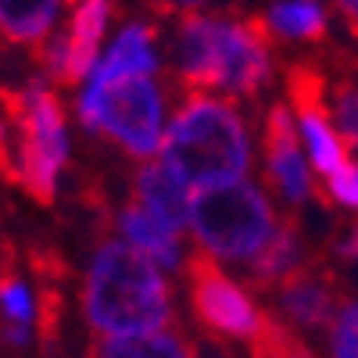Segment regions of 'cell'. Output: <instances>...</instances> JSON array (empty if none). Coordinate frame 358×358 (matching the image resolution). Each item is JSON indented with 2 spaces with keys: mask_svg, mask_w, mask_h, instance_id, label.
Here are the masks:
<instances>
[{
  "mask_svg": "<svg viewBox=\"0 0 358 358\" xmlns=\"http://www.w3.org/2000/svg\"><path fill=\"white\" fill-rule=\"evenodd\" d=\"M62 8L65 0H0V36L22 47L47 43Z\"/></svg>",
  "mask_w": 358,
  "mask_h": 358,
  "instance_id": "14",
  "label": "cell"
},
{
  "mask_svg": "<svg viewBox=\"0 0 358 358\" xmlns=\"http://www.w3.org/2000/svg\"><path fill=\"white\" fill-rule=\"evenodd\" d=\"M90 358H197L176 330H147L129 337H101Z\"/></svg>",
  "mask_w": 358,
  "mask_h": 358,
  "instance_id": "15",
  "label": "cell"
},
{
  "mask_svg": "<svg viewBox=\"0 0 358 358\" xmlns=\"http://www.w3.org/2000/svg\"><path fill=\"white\" fill-rule=\"evenodd\" d=\"M158 158L197 190L241 183L251 165V133L226 97L190 94L169 118Z\"/></svg>",
  "mask_w": 358,
  "mask_h": 358,
  "instance_id": "3",
  "label": "cell"
},
{
  "mask_svg": "<svg viewBox=\"0 0 358 358\" xmlns=\"http://www.w3.org/2000/svg\"><path fill=\"white\" fill-rule=\"evenodd\" d=\"M83 129L108 136L133 158L162 155L165 140V94L155 76L86 79L76 97Z\"/></svg>",
  "mask_w": 358,
  "mask_h": 358,
  "instance_id": "4",
  "label": "cell"
},
{
  "mask_svg": "<svg viewBox=\"0 0 358 358\" xmlns=\"http://www.w3.org/2000/svg\"><path fill=\"white\" fill-rule=\"evenodd\" d=\"M176 72L190 86V94H258L273 76L265 25L197 11L187 15L176 33Z\"/></svg>",
  "mask_w": 358,
  "mask_h": 358,
  "instance_id": "2",
  "label": "cell"
},
{
  "mask_svg": "<svg viewBox=\"0 0 358 358\" xmlns=\"http://www.w3.org/2000/svg\"><path fill=\"white\" fill-rule=\"evenodd\" d=\"M337 8H341V15H344V22L358 33V0H337Z\"/></svg>",
  "mask_w": 358,
  "mask_h": 358,
  "instance_id": "23",
  "label": "cell"
},
{
  "mask_svg": "<svg viewBox=\"0 0 358 358\" xmlns=\"http://www.w3.org/2000/svg\"><path fill=\"white\" fill-rule=\"evenodd\" d=\"M301 268V241L290 222L276 226L273 241L262 248V255L251 262V280L255 283H283Z\"/></svg>",
  "mask_w": 358,
  "mask_h": 358,
  "instance_id": "17",
  "label": "cell"
},
{
  "mask_svg": "<svg viewBox=\"0 0 358 358\" xmlns=\"http://www.w3.org/2000/svg\"><path fill=\"white\" fill-rule=\"evenodd\" d=\"M0 315L8 319V330H11V341L25 344L29 341V330L40 315V305H36V294L22 276H8L0 280Z\"/></svg>",
  "mask_w": 358,
  "mask_h": 358,
  "instance_id": "18",
  "label": "cell"
},
{
  "mask_svg": "<svg viewBox=\"0 0 358 358\" xmlns=\"http://www.w3.org/2000/svg\"><path fill=\"white\" fill-rule=\"evenodd\" d=\"M330 101H334L330 111H334V126H337L341 140L348 147H355L358 143V86H351V83L337 86V94Z\"/></svg>",
  "mask_w": 358,
  "mask_h": 358,
  "instance_id": "19",
  "label": "cell"
},
{
  "mask_svg": "<svg viewBox=\"0 0 358 358\" xmlns=\"http://www.w3.org/2000/svg\"><path fill=\"white\" fill-rule=\"evenodd\" d=\"M15 129V183L36 201H54L69 165V122L65 108L47 83H29L11 101Z\"/></svg>",
  "mask_w": 358,
  "mask_h": 358,
  "instance_id": "6",
  "label": "cell"
},
{
  "mask_svg": "<svg viewBox=\"0 0 358 358\" xmlns=\"http://www.w3.org/2000/svg\"><path fill=\"white\" fill-rule=\"evenodd\" d=\"M337 251H341L344 258H358V226H355V229L344 236V241L337 244Z\"/></svg>",
  "mask_w": 358,
  "mask_h": 358,
  "instance_id": "24",
  "label": "cell"
},
{
  "mask_svg": "<svg viewBox=\"0 0 358 358\" xmlns=\"http://www.w3.org/2000/svg\"><path fill=\"white\" fill-rule=\"evenodd\" d=\"M276 305L280 312L294 322L305 326V330H319V326H334L337 312L344 308L337 301V287L330 276L308 273V268H297L294 276H287L276 290Z\"/></svg>",
  "mask_w": 358,
  "mask_h": 358,
  "instance_id": "10",
  "label": "cell"
},
{
  "mask_svg": "<svg viewBox=\"0 0 358 358\" xmlns=\"http://www.w3.org/2000/svg\"><path fill=\"white\" fill-rule=\"evenodd\" d=\"M111 25V0H79L72 8V18L65 33H54L47 43H40L47 76L62 83H86L90 72L101 62V47Z\"/></svg>",
  "mask_w": 358,
  "mask_h": 358,
  "instance_id": "8",
  "label": "cell"
},
{
  "mask_svg": "<svg viewBox=\"0 0 358 358\" xmlns=\"http://www.w3.org/2000/svg\"><path fill=\"white\" fill-rule=\"evenodd\" d=\"M0 169L15 179V133L0 122Z\"/></svg>",
  "mask_w": 358,
  "mask_h": 358,
  "instance_id": "22",
  "label": "cell"
},
{
  "mask_svg": "<svg viewBox=\"0 0 358 358\" xmlns=\"http://www.w3.org/2000/svg\"><path fill=\"white\" fill-rule=\"evenodd\" d=\"M265 169L273 187L290 201L301 204L312 197V162H305L301 133L290 104H276L265 118Z\"/></svg>",
  "mask_w": 358,
  "mask_h": 358,
  "instance_id": "9",
  "label": "cell"
},
{
  "mask_svg": "<svg viewBox=\"0 0 358 358\" xmlns=\"http://www.w3.org/2000/svg\"><path fill=\"white\" fill-rule=\"evenodd\" d=\"M187 287H190L194 315L212 334L236 337V341H251L255 344L258 334L265 330V315L251 301V294L236 283L233 276H226L215 258L194 255L187 262Z\"/></svg>",
  "mask_w": 358,
  "mask_h": 358,
  "instance_id": "7",
  "label": "cell"
},
{
  "mask_svg": "<svg viewBox=\"0 0 358 358\" xmlns=\"http://www.w3.org/2000/svg\"><path fill=\"white\" fill-rule=\"evenodd\" d=\"M326 187H330L334 201H341L344 208H358V165L355 162L341 165L330 179H326Z\"/></svg>",
  "mask_w": 358,
  "mask_h": 358,
  "instance_id": "21",
  "label": "cell"
},
{
  "mask_svg": "<svg viewBox=\"0 0 358 358\" xmlns=\"http://www.w3.org/2000/svg\"><path fill=\"white\" fill-rule=\"evenodd\" d=\"M118 233L122 241L133 244L140 255H147L151 262H158L162 268H176L183 265V244H179V233L172 226H165L162 219H155L147 208H140L136 201L126 204L118 212Z\"/></svg>",
  "mask_w": 358,
  "mask_h": 358,
  "instance_id": "13",
  "label": "cell"
},
{
  "mask_svg": "<svg viewBox=\"0 0 358 358\" xmlns=\"http://www.w3.org/2000/svg\"><path fill=\"white\" fill-rule=\"evenodd\" d=\"M83 315L101 337L165 330L172 322V294L162 265L122 236L104 241L86 265Z\"/></svg>",
  "mask_w": 358,
  "mask_h": 358,
  "instance_id": "1",
  "label": "cell"
},
{
  "mask_svg": "<svg viewBox=\"0 0 358 358\" xmlns=\"http://www.w3.org/2000/svg\"><path fill=\"white\" fill-rule=\"evenodd\" d=\"M268 36L283 40H322L326 36V11L315 0H280L262 18Z\"/></svg>",
  "mask_w": 358,
  "mask_h": 358,
  "instance_id": "16",
  "label": "cell"
},
{
  "mask_svg": "<svg viewBox=\"0 0 358 358\" xmlns=\"http://www.w3.org/2000/svg\"><path fill=\"white\" fill-rule=\"evenodd\" d=\"M165 8H176V11H187V15H194L201 4H208V0H162Z\"/></svg>",
  "mask_w": 358,
  "mask_h": 358,
  "instance_id": "25",
  "label": "cell"
},
{
  "mask_svg": "<svg viewBox=\"0 0 358 358\" xmlns=\"http://www.w3.org/2000/svg\"><path fill=\"white\" fill-rule=\"evenodd\" d=\"M334 358H358V301H348L330 326Z\"/></svg>",
  "mask_w": 358,
  "mask_h": 358,
  "instance_id": "20",
  "label": "cell"
},
{
  "mask_svg": "<svg viewBox=\"0 0 358 358\" xmlns=\"http://www.w3.org/2000/svg\"><path fill=\"white\" fill-rule=\"evenodd\" d=\"M276 226L280 222L265 194L248 179L201 190L194 197L190 233L201 244V255L215 262H255L273 241Z\"/></svg>",
  "mask_w": 358,
  "mask_h": 358,
  "instance_id": "5",
  "label": "cell"
},
{
  "mask_svg": "<svg viewBox=\"0 0 358 358\" xmlns=\"http://www.w3.org/2000/svg\"><path fill=\"white\" fill-rule=\"evenodd\" d=\"M133 201H136L140 208H147L155 219H162L165 226H172L176 233L190 229V215H194L190 187H187L165 162H147V165L136 172Z\"/></svg>",
  "mask_w": 358,
  "mask_h": 358,
  "instance_id": "11",
  "label": "cell"
},
{
  "mask_svg": "<svg viewBox=\"0 0 358 358\" xmlns=\"http://www.w3.org/2000/svg\"><path fill=\"white\" fill-rule=\"evenodd\" d=\"M158 36L147 22H129L118 33L104 54L97 69L90 72V79H122V76H155L158 72Z\"/></svg>",
  "mask_w": 358,
  "mask_h": 358,
  "instance_id": "12",
  "label": "cell"
}]
</instances>
